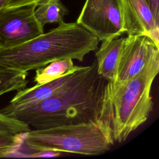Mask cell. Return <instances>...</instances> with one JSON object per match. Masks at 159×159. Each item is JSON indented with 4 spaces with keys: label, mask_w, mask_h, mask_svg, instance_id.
<instances>
[{
    "label": "cell",
    "mask_w": 159,
    "mask_h": 159,
    "mask_svg": "<svg viewBox=\"0 0 159 159\" xmlns=\"http://www.w3.org/2000/svg\"><path fill=\"white\" fill-rule=\"evenodd\" d=\"M106 82L98 74L95 61L77 71L72 79L43 101L20 109H2L0 112L35 129L98 120Z\"/></svg>",
    "instance_id": "6da1fadb"
},
{
    "label": "cell",
    "mask_w": 159,
    "mask_h": 159,
    "mask_svg": "<svg viewBox=\"0 0 159 159\" xmlns=\"http://www.w3.org/2000/svg\"><path fill=\"white\" fill-rule=\"evenodd\" d=\"M99 40L76 22L64 21L20 45L0 50V66L27 71L65 58L82 61L98 48Z\"/></svg>",
    "instance_id": "7a4b0ae2"
},
{
    "label": "cell",
    "mask_w": 159,
    "mask_h": 159,
    "mask_svg": "<svg viewBox=\"0 0 159 159\" xmlns=\"http://www.w3.org/2000/svg\"><path fill=\"white\" fill-rule=\"evenodd\" d=\"M158 71L159 55L123 83L107 81L99 119L109 128L114 142H124L147 120L153 107L151 88Z\"/></svg>",
    "instance_id": "3957f363"
},
{
    "label": "cell",
    "mask_w": 159,
    "mask_h": 159,
    "mask_svg": "<svg viewBox=\"0 0 159 159\" xmlns=\"http://www.w3.org/2000/svg\"><path fill=\"white\" fill-rule=\"evenodd\" d=\"M109 128L101 119L42 129H30L20 145L35 153L61 152L97 155L114 143Z\"/></svg>",
    "instance_id": "277c9868"
},
{
    "label": "cell",
    "mask_w": 159,
    "mask_h": 159,
    "mask_svg": "<svg viewBox=\"0 0 159 159\" xmlns=\"http://www.w3.org/2000/svg\"><path fill=\"white\" fill-rule=\"evenodd\" d=\"M76 23L100 41L125 33L120 0H86Z\"/></svg>",
    "instance_id": "5b68a950"
},
{
    "label": "cell",
    "mask_w": 159,
    "mask_h": 159,
    "mask_svg": "<svg viewBox=\"0 0 159 159\" xmlns=\"http://www.w3.org/2000/svg\"><path fill=\"white\" fill-rule=\"evenodd\" d=\"M35 7L31 4L0 10V50L20 45L44 32L35 17Z\"/></svg>",
    "instance_id": "8992f818"
},
{
    "label": "cell",
    "mask_w": 159,
    "mask_h": 159,
    "mask_svg": "<svg viewBox=\"0 0 159 159\" xmlns=\"http://www.w3.org/2000/svg\"><path fill=\"white\" fill-rule=\"evenodd\" d=\"M159 47L144 35H127L123 37L114 83H123L139 73L155 57Z\"/></svg>",
    "instance_id": "52a82bcc"
},
{
    "label": "cell",
    "mask_w": 159,
    "mask_h": 159,
    "mask_svg": "<svg viewBox=\"0 0 159 159\" xmlns=\"http://www.w3.org/2000/svg\"><path fill=\"white\" fill-rule=\"evenodd\" d=\"M123 27L127 35H144L159 47V22L147 0H120Z\"/></svg>",
    "instance_id": "ba28073f"
},
{
    "label": "cell",
    "mask_w": 159,
    "mask_h": 159,
    "mask_svg": "<svg viewBox=\"0 0 159 159\" xmlns=\"http://www.w3.org/2000/svg\"><path fill=\"white\" fill-rule=\"evenodd\" d=\"M76 71L38 86H34L18 91L9 104L3 109L8 110L23 108L43 101L72 79Z\"/></svg>",
    "instance_id": "9c48e42d"
},
{
    "label": "cell",
    "mask_w": 159,
    "mask_h": 159,
    "mask_svg": "<svg viewBox=\"0 0 159 159\" xmlns=\"http://www.w3.org/2000/svg\"><path fill=\"white\" fill-rule=\"evenodd\" d=\"M123 37L103 40L96 51L98 74L106 81H114Z\"/></svg>",
    "instance_id": "30bf717a"
},
{
    "label": "cell",
    "mask_w": 159,
    "mask_h": 159,
    "mask_svg": "<svg viewBox=\"0 0 159 159\" xmlns=\"http://www.w3.org/2000/svg\"><path fill=\"white\" fill-rule=\"evenodd\" d=\"M83 68L82 66L75 65L71 58L53 61L47 65L35 70L34 77L35 84L34 86L49 83L68 74L73 73Z\"/></svg>",
    "instance_id": "8fae6325"
},
{
    "label": "cell",
    "mask_w": 159,
    "mask_h": 159,
    "mask_svg": "<svg viewBox=\"0 0 159 159\" xmlns=\"http://www.w3.org/2000/svg\"><path fill=\"white\" fill-rule=\"evenodd\" d=\"M68 13L60 0H44L36 6L34 11L37 20L43 27L47 24L62 22Z\"/></svg>",
    "instance_id": "7c38bea8"
},
{
    "label": "cell",
    "mask_w": 159,
    "mask_h": 159,
    "mask_svg": "<svg viewBox=\"0 0 159 159\" xmlns=\"http://www.w3.org/2000/svg\"><path fill=\"white\" fill-rule=\"evenodd\" d=\"M28 72L19 71L0 66V96L14 91L25 88Z\"/></svg>",
    "instance_id": "4fadbf2b"
},
{
    "label": "cell",
    "mask_w": 159,
    "mask_h": 159,
    "mask_svg": "<svg viewBox=\"0 0 159 159\" xmlns=\"http://www.w3.org/2000/svg\"><path fill=\"white\" fill-rule=\"evenodd\" d=\"M24 135L0 130V157L16 152L20 146Z\"/></svg>",
    "instance_id": "5bb4252c"
},
{
    "label": "cell",
    "mask_w": 159,
    "mask_h": 159,
    "mask_svg": "<svg viewBox=\"0 0 159 159\" xmlns=\"http://www.w3.org/2000/svg\"><path fill=\"white\" fill-rule=\"evenodd\" d=\"M30 129V126L26 123L6 116L0 112V130L25 134Z\"/></svg>",
    "instance_id": "9a60e30c"
},
{
    "label": "cell",
    "mask_w": 159,
    "mask_h": 159,
    "mask_svg": "<svg viewBox=\"0 0 159 159\" xmlns=\"http://www.w3.org/2000/svg\"><path fill=\"white\" fill-rule=\"evenodd\" d=\"M44 0H8L4 7H13L34 4L36 6Z\"/></svg>",
    "instance_id": "2e32d148"
},
{
    "label": "cell",
    "mask_w": 159,
    "mask_h": 159,
    "mask_svg": "<svg viewBox=\"0 0 159 159\" xmlns=\"http://www.w3.org/2000/svg\"><path fill=\"white\" fill-rule=\"evenodd\" d=\"M152 10L154 17L159 22V0H147Z\"/></svg>",
    "instance_id": "e0dca14e"
},
{
    "label": "cell",
    "mask_w": 159,
    "mask_h": 159,
    "mask_svg": "<svg viewBox=\"0 0 159 159\" xmlns=\"http://www.w3.org/2000/svg\"><path fill=\"white\" fill-rule=\"evenodd\" d=\"M7 1L8 0H0V10L4 7Z\"/></svg>",
    "instance_id": "ac0fdd59"
}]
</instances>
